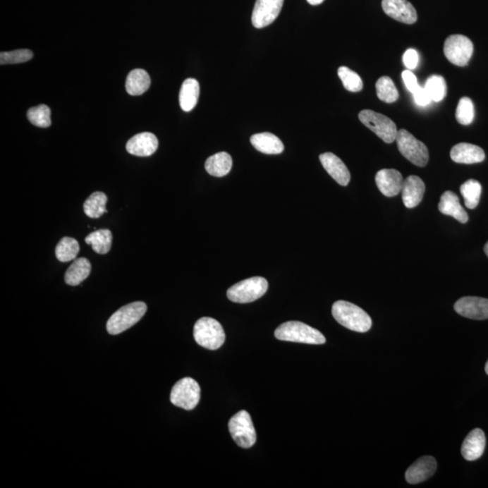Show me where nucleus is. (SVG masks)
<instances>
[{"label": "nucleus", "instance_id": "obj_1", "mask_svg": "<svg viewBox=\"0 0 488 488\" xmlns=\"http://www.w3.org/2000/svg\"><path fill=\"white\" fill-rule=\"evenodd\" d=\"M332 315L340 325L352 331L365 333L371 329L370 316L361 307L348 301L338 300L334 303Z\"/></svg>", "mask_w": 488, "mask_h": 488}, {"label": "nucleus", "instance_id": "obj_2", "mask_svg": "<svg viewBox=\"0 0 488 488\" xmlns=\"http://www.w3.org/2000/svg\"><path fill=\"white\" fill-rule=\"evenodd\" d=\"M275 337L281 341L323 345L326 337L319 330L298 321H288L279 326L275 331Z\"/></svg>", "mask_w": 488, "mask_h": 488}, {"label": "nucleus", "instance_id": "obj_3", "mask_svg": "<svg viewBox=\"0 0 488 488\" xmlns=\"http://www.w3.org/2000/svg\"><path fill=\"white\" fill-rule=\"evenodd\" d=\"M147 305L141 301L122 307L112 314L107 322V331L111 335H118L136 325L147 312Z\"/></svg>", "mask_w": 488, "mask_h": 488}, {"label": "nucleus", "instance_id": "obj_4", "mask_svg": "<svg viewBox=\"0 0 488 488\" xmlns=\"http://www.w3.org/2000/svg\"><path fill=\"white\" fill-rule=\"evenodd\" d=\"M194 337L199 346L209 350L219 349L226 341L223 327L217 320L207 317H202L195 323Z\"/></svg>", "mask_w": 488, "mask_h": 488}, {"label": "nucleus", "instance_id": "obj_5", "mask_svg": "<svg viewBox=\"0 0 488 488\" xmlns=\"http://www.w3.org/2000/svg\"><path fill=\"white\" fill-rule=\"evenodd\" d=\"M268 281L262 277H253L238 282L227 291V298L236 303H253L268 291Z\"/></svg>", "mask_w": 488, "mask_h": 488}, {"label": "nucleus", "instance_id": "obj_6", "mask_svg": "<svg viewBox=\"0 0 488 488\" xmlns=\"http://www.w3.org/2000/svg\"><path fill=\"white\" fill-rule=\"evenodd\" d=\"M396 141L401 155L410 162L420 168H423L428 164L429 152L425 144L417 140L409 131L398 130Z\"/></svg>", "mask_w": 488, "mask_h": 488}, {"label": "nucleus", "instance_id": "obj_7", "mask_svg": "<svg viewBox=\"0 0 488 488\" xmlns=\"http://www.w3.org/2000/svg\"><path fill=\"white\" fill-rule=\"evenodd\" d=\"M201 389L197 381L190 377L181 379L172 388L170 401L175 406L186 410L197 407L200 401Z\"/></svg>", "mask_w": 488, "mask_h": 488}, {"label": "nucleus", "instance_id": "obj_8", "mask_svg": "<svg viewBox=\"0 0 488 488\" xmlns=\"http://www.w3.org/2000/svg\"><path fill=\"white\" fill-rule=\"evenodd\" d=\"M359 120L385 143L391 144L396 140V124L390 118L374 111L364 110L359 114Z\"/></svg>", "mask_w": 488, "mask_h": 488}, {"label": "nucleus", "instance_id": "obj_9", "mask_svg": "<svg viewBox=\"0 0 488 488\" xmlns=\"http://www.w3.org/2000/svg\"><path fill=\"white\" fill-rule=\"evenodd\" d=\"M229 432L233 441L243 449L252 448L255 444L257 435L255 425L249 413L240 410L230 420Z\"/></svg>", "mask_w": 488, "mask_h": 488}, {"label": "nucleus", "instance_id": "obj_10", "mask_svg": "<svg viewBox=\"0 0 488 488\" xmlns=\"http://www.w3.org/2000/svg\"><path fill=\"white\" fill-rule=\"evenodd\" d=\"M474 46L470 38L462 35H452L444 44V54L449 62L457 66H468L473 54Z\"/></svg>", "mask_w": 488, "mask_h": 488}, {"label": "nucleus", "instance_id": "obj_11", "mask_svg": "<svg viewBox=\"0 0 488 488\" xmlns=\"http://www.w3.org/2000/svg\"><path fill=\"white\" fill-rule=\"evenodd\" d=\"M284 0H256L252 22L256 28H263L274 23L281 11Z\"/></svg>", "mask_w": 488, "mask_h": 488}, {"label": "nucleus", "instance_id": "obj_12", "mask_svg": "<svg viewBox=\"0 0 488 488\" xmlns=\"http://www.w3.org/2000/svg\"><path fill=\"white\" fill-rule=\"evenodd\" d=\"M456 312L467 319H488V300L480 297H464L454 305Z\"/></svg>", "mask_w": 488, "mask_h": 488}, {"label": "nucleus", "instance_id": "obj_13", "mask_svg": "<svg viewBox=\"0 0 488 488\" xmlns=\"http://www.w3.org/2000/svg\"><path fill=\"white\" fill-rule=\"evenodd\" d=\"M382 6L385 14L401 23L412 25L418 19L416 9L407 0H383Z\"/></svg>", "mask_w": 488, "mask_h": 488}, {"label": "nucleus", "instance_id": "obj_14", "mask_svg": "<svg viewBox=\"0 0 488 488\" xmlns=\"http://www.w3.org/2000/svg\"><path fill=\"white\" fill-rule=\"evenodd\" d=\"M375 182L382 194L393 197L401 194L404 179L398 170L382 169L375 176Z\"/></svg>", "mask_w": 488, "mask_h": 488}, {"label": "nucleus", "instance_id": "obj_15", "mask_svg": "<svg viewBox=\"0 0 488 488\" xmlns=\"http://www.w3.org/2000/svg\"><path fill=\"white\" fill-rule=\"evenodd\" d=\"M159 140L153 133L135 135L126 144L127 152L137 157H150L157 152Z\"/></svg>", "mask_w": 488, "mask_h": 488}, {"label": "nucleus", "instance_id": "obj_16", "mask_svg": "<svg viewBox=\"0 0 488 488\" xmlns=\"http://www.w3.org/2000/svg\"><path fill=\"white\" fill-rule=\"evenodd\" d=\"M436 470V459L430 456H425L408 468L405 474L407 482L413 484L422 483L433 476Z\"/></svg>", "mask_w": 488, "mask_h": 488}, {"label": "nucleus", "instance_id": "obj_17", "mask_svg": "<svg viewBox=\"0 0 488 488\" xmlns=\"http://www.w3.org/2000/svg\"><path fill=\"white\" fill-rule=\"evenodd\" d=\"M426 186L422 179L417 176H408L404 179L401 197L407 208H414L422 203Z\"/></svg>", "mask_w": 488, "mask_h": 488}, {"label": "nucleus", "instance_id": "obj_18", "mask_svg": "<svg viewBox=\"0 0 488 488\" xmlns=\"http://www.w3.org/2000/svg\"><path fill=\"white\" fill-rule=\"evenodd\" d=\"M323 168L340 185L346 186L349 184L351 176L345 163L336 156L335 154L327 152L319 156Z\"/></svg>", "mask_w": 488, "mask_h": 488}, {"label": "nucleus", "instance_id": "obj_19", "mask_svg": "<svg viewBox=\"0 0 488 488\" xmlns=\"http://www.w3.org/2000/svg\"><path fill=\"white\" fill-rule=\"evenodd\" d=\"M486 448V436L482 429H475L465 439L461 454L465 460L474 461L481 458Z\"/></svg>", "mask_w": 488, "mask_h": 488}, {"label": "nucleus", "instance_id": "obj_20", "mask_svg": "<svg viewBox=\"0 0 488 488\" xmlns=\"http://www.w3.org/2000/svg\"><path fill=\"white\" fill-rule=\"evenodd\" d=\"M451 157L456 163L476 164L484 161L486 154L480 147L463 142L452 147Z\"/></svg>", "mask_w": 488, "mask_h": 488}, {"label": "nucleus", "instance_id": "obj_21", "mask_svg": "<svg viewBox=\"0 0 488 488\" xmlns=\"http://www.w3.org/2000/svg\"><path fill=\"white\" fill-rule=\"evenodd\" d=\"M439 210L443 214L455 218L459 223L465 224L468 221L467 212L462 207L458 195L453 192L446 191L441 195Z\"/></svg>", "mask_w": 488, "mask_h": 488}, {"label": "nucleus", "instance_id": "obj_22", "mask_svg": "<svg viewBox=\"0 0 488 488\" xmlns=\"http://www.w3.org/2000/svg\"><path fill=\"white\" fill-rule=\"evenodd\" d=\"M250 143L258 152L268 154V155H278L284 150L282 141L272 133L255 134L250 137Z\"/></svg>", "mask_w": 488, "mask_h": 488}, {"label": "nucleus", "instance_id": "obj_23", "mask_svg": "<svg viewBox=\"0 0 488 488\" xmlns=\"http://www.w3.org/2000/svg\"><path fill=\"white\" fill-rule=\"evenodd\" d=\"M200 86L195 79L188 78L183 83L181 93H179V104L183 111H191L197 104Z\"/></svg>", "mask_w": 488, "mask_h": 488}, {"label": "nucleus", "instance_id": "obj_24", "mask_svg": "<svg viewBox=\"0 0 488 488\" xmlns=\"http://www.w3.org/2000/svg\"><path fill=\"white\" fill-rule=\"evenodd\" d=\"M232 166V157L226 152L216 153L208 157L205 165L208 174L216 176V178H221V176L229 174Z\"/></svg>", "mask_w": 488, "mask_h": 488}, {"label": "nucleus", "instance_id": "obj_25", "mask_svg": "<svg viewBox=\"0 0 488 488\" xmlns=\"http://www.w3.org/2000/svg\"><path fill=\"white\" fill-rule=\"evenodd\" d=\"M92 265L88 259L78 258L71 264L64 276V281L69 286H77L89 277Z\"/></svg>", "mask_w": 488, "mask_h": 488}, {"label": "nucleus", "instance_id": "obj_26", "mask_svg": "<svg viewBox=\"0 0 488 488\" xmlns=\"http://www.w3.org/2000/svg\"><path fill=\"white\" fill-rule=\"evenodd\" d=\"M150 83L152 80L145 70L134 69L127 77L126 91L128 94L139 96L149 90Z\"/></svg>", "mask_w": 488, "mask_h": 488}, {"label": "nucleus", "instance_id": "obj_27", "mask_svg": "<svg viewBox=\"0 0 488 488\" xmlns=\"http://www.w3.org/2000/svg\"><path fill=\"white\" fill-rule=\"evenodd\" d=\"M85 243L91 245L96 253L106 255L111 248L112 233L108 229L95 231L86 237Z\"/></svg>", "mask_w": 488, "mask_h": 488}, {"label": "nucleus", "instance_id": "obj_28", "mask_svg": "<svg viewBox=\"0 0 488 488\" xmlns=\"http://www.w3.org/2000/svg\"><path fill=\"white\" fill-rule=\"evenodd\" d=\"M107 195L102 192H94L86 199L83 204V211L87 216L91 218H99L104 213H107L106 204H107Z\"/></svg>", "mask_w": 488, "mask_h": 488}, {"label": "nucleus", "instance_id": "obj_29", "mask_svg": "<svg viewBox=\"0 0 488 488\" xmlns=\"http://www.w3.org/2000/svg\"><path fill=\"white\" fill-rule=\"evenodd\" d=\"M460 193L464 197L465 207L468 209H475L480 204L482 186L475 179H470L460 186Z\"/></svg>", "mask_w": 488, "mask_h": 488}, {"label": "nucleus", "instance_id": "obj_30", "mask_svg": "<svg viewBox=\"0 0 488 488\" xmlns=\"http://www.w3.org/2000/svg\"><path fill=\"white\" fill-rule=\"evenodd\" d=\"M80 250L79 243L71 237H63L57 244L56 256L59 261L67 262L73 261L78 255Z\"/></svg>", "mask_w": 488, "mask_h": 488}, {"label": "nucleus", "instance_id": "obj_31", "mask_svg": "<svg viewBox=\"0 0 488 488\" xmlns=\"http://www.w3.org/2000/svg\"><path fill=\"white\" fill-rule=\"evenodd\" d=\"M377 93L378 98L382 102L386 104H393L399 98V92H398L396 85L393 80L388 76L381 77L377 83Z\"/></svg>", "mask_w": 488, "mask_h": 488}, {"label": "nucleus", "instance_id": "obj_32", "mask_svg": "<svg viewBox=\"0 0 488 488\" xmlns=\"http://www.w3.org/2000/svg\"><path fill=\"white\" fill-rule=\"evenodd\" d=\"M425 90L433 102H441L447 94V83L441 75H432L427 79Z\"/></svg>", "mask_w": 488, "mask_h": 488}, {"label": "nucleus", "instance_id": "obj_33", "mask_svg": "<svg viewBox=\"0 0 488 488\" xmlns=\"http://www.w3.org/2000/svg\"><path fill=\"white\" fill-rule=\"evenodd\" d=\"M28 118L32 124L39 128L51 126V110L47 105L40 104L37 107L30 109L28 111Z\"/></svg>", "mask_w": 488, "mask_h": 488}, {"label": "nucleus", "instance_id": "obj_34", "mask_svg": "<svg viewBox=\"0 0 488 488\" xmlns=\"http://www.w3.org/2000/svg\"><path fill=\"white\" fill-rule=\"evenodd\" d=\"M338 76L343 83V87L352 92H360L362 90L361 77L348 67L341 66L338 69Z\"/></svg>", "mask_w": 488, "mask_h": 488}, {"label": "nucleus", "instance_id": "obj_35", "mask_svg": "<svg viewBox=\"0 0 488 488\" xmlns=\"http://www.w3.org/2000/svg\"><path fill=\"white\" fill-rule=\"evenodd\" d=\"M475 118V108L473 102L468 97H463L459 101L457 111H456V118L458 123L461 125H470L473 122Z\"/></svg>", "mask_w": 488, "mask_h": 488}, {"label": "nucleus", "instance_id": "obj_36", "mask_svg": "<svg viewBox=\"0 0 488 488\" xmlns=\"http://www.w3.org/2000/svg\"><path fill=\"white\" fill-rule=\"evenodd\" d=\"M34 54L28 49H19L11 52H2L0 54V63L16 64L28 62L33 59Z\"/></svg>", "mask_w": 488, "mask_h": 488}, {"label": "nucleus", "instance_id": "obj_37", "mask_svg": "<svg viewBox=\"0 0 488 488\" xmlns=\"http://www.w3.org/2000/svg\"><path fill=\"white\" fill-rule=\"evenodd\" d=\"M403 63L407 69H415L419 63L418 52L414 49H408L403 54Z\"/></svg>", "mask_w": 488, "mask_h": 488}, {"label": "nucleus", "instance_id": "obj_38", "mask_svg": "<svg viewBox=\"0 0 488 488\" xmlns=\"http://www.w3.org/2000/svg\"><path fill=\"white\" fill-rule=\"evenodd\" d=\"M413 94L416 104L419 106H422V107L423 106L429 105L430 102L432 101L428 92L426 91L425 88L422 87V86H419V87L413 92Z\"/></svg>", "mask_w": 488, "mask_h": 488}, {"label": "nucleus", "instance_id": "obj_39", "mask_svg": "<svg viewBox=\"0 0 488 488\" xmlns=\"http://www.w3.org/2000/svg\"><path fill=\"white\" fill-rule=\"evenodd\" d=\"M403 79L404 83H405L408 91L412 93L420 86L418 85V81H417L416 76L414 75V73L410 70L404 71L403 73Z\"/></svg>", "mask_w": 488, "mask_h": 488}, {"label": "nucleus", "instance_id": "obj_40", "mask_svg": "<svg viewBox=\"0 0 488 488\" xmlns=\"http://www.w3.org/2000/svg\"><path fill=\"white\" fill-rule=\"evenodd\" d=\"M307 1L310 3V5L317 6L320 5L321 3H323L325 0H307Z\"/></svg>", "mask_w": 488, "mask_h": 488}, {"label": "nucleus", "instance_id": "obj_41", "mask_svg": "<svg viewBox=\"0 0 488 488\" xmlns=\"http://www.w3.org/2000/svg\"><path fill=\"white\" fill-rule=\"evenodd\" d=\"M484 253H486L487 256L488 257V242L486 243V245H484Z\"/></svg>", "mask_w": 488, "mask_h": 488}, {"label": "nucleus", "instance_id": "obj_42", "mask_svg": "<svg viewBox=\"0 0 488 488\" xmlns=\"http://www.w3.org/2000/svg\"><path fill=\"white\" fill-rule=\"evenodd\" d=\"M486 372L488 374V361H487V365H486Z\"/></svg>", "mask_w": 488, "mask_h": 488}]
</instances>
